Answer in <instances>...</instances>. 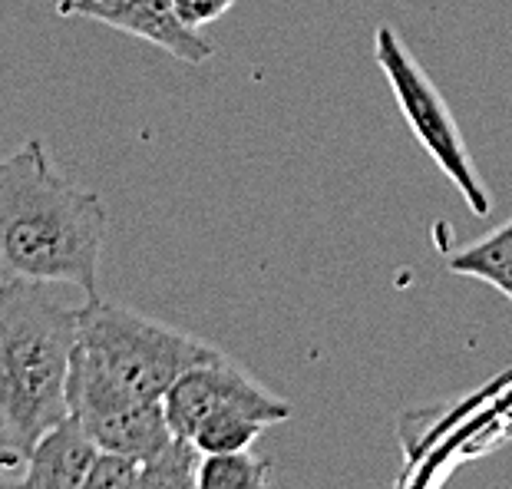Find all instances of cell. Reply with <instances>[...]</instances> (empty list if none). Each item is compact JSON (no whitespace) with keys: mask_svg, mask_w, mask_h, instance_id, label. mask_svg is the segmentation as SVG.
Listing matches in <instances>:
<instances>
[{"mask_svg":"<svg viewBox=\"0 0 512 489\" xmlns=\"http://www.w3.org/2000/svg\"><path fill=\"white\" fill-rule=\"evenodd\" d=\"M110 212L90 189L50 166L40 139L0 159V271L40 285H73L96 298Z\"/></svg>","mask_w":512,"mask_h":489,"instance_id":"1","label":"cell"},{"mask_svg":"<svg viewBox=\"0 0 512 489\" xmlns=\"http://www.w3.org/2000/svg\"><path fill=\"white\" fill-rule=\"evenodd\" d=\"M76 338L80 308L63 304L50 285L0 281V417L24 453L70 417Z\"/></svg>","mask_w":512,"mask_h":489,"instance_id":"2","label":"cell"},{"mask_svg":"<svg viewBox=\"0 0 512 489\" xmlns=\"http://www.w3.org/2000/svg\"><path fill=\"white\" fill-rule=\"evenodd\" d=\"M76 357L129 394L162 400L185 371L222 361L225 354L195 334L96 295L80 304Z\"/></svg>","mask_w":512,"mask_h":489,"instance_id":"3","label":"cell"},{"mask_svg":"<svg viewBox=\"0 0 512 489\" xmlns=\"http://www.w3.org/2000/svg\"><path fill=\"white\" fill-rule=\"evenodd\" d=\"M374 57H377V67L384 70L390 90H394V100L400 106L403 119H407V126L413 129V136H417V143L427 149V156L446 172V179L460 189L466 205H470L476 215H489L493 212V199H489L483 179H479L473 156L463 143V133H460V126H456L450 106H446L437 83L430 80L427 70H423L417 60H413V53L403 47V40L397 37V30L390 24L377 27Z\"/></svg>","mask_w":512,"mask_h":489,"instance_id":"4","label":"cell"},{"mask_svg":"<svg viewBox=\"0 0 512 489\" xmlns=\"http://www.w3.org/2000/svg\"><path fill=\"white\" fill-rule=\"evenodd\" d=\"M70 417L80 423L83 433L96 443V450L119 453L129 460L146 463L176 440L169 427L162 400L136 397L113 384L110 377L93 371L73 354V371L67 387Z\"/></svg>","mask_w":512,"mask_h":489,"instance_id":"5","label":"cell"},{"mask_svg":"<svg viewBox=\"0 0 512 489\" xmlns=\"http://www.w3.org/2000/svg\"><path fill=\"white\" fill-rule=\"evenodd\" d=\"M162 404H166L169 427L179 440H189L192 430L212 410L222 407L245 410V414L258 417L265 427H275V423H285L291 417V404L285 397L271 394L265 384H258L245 367L232 364L228 357L185 371L169 387V394L162 397Z\"/></svg>","mask_w":512,"mask_h":489,"instance_id":"6","label":"cell"},{"mask_svg":"<svg viewBox=\"0 0 512 489\" xmlns=\"http://www.w3.org/2000/svg\"><path fill=\"white\" fill-rule=\"evenodd\" d=\"M60 14L90 17L143 37L182 63H205L212 57V43L179 17L176 0H60Z\"/></svg>","mask_w":512,"mask_h":489,"instance_id":"7","label":"cell"},{"mask_svg":"<svg viewBox=\"0 0 512 489\" xmlns=\"http://www.w3.org/2000/svg\"><path fill=\"white\" fill-rule=\"evenodd\" d=\"M96 443L73 417L60 420L30 447L24 463L27 489H80L96 460Z\"/></svg>","mask_w":512,"mask_h":489,"instance_id":"8","label":"cell"},{"mask_svg":"<svg viewBox=\"0 0 512 489\" xmlns=\"http://www.w3.org/2000/svg\"><path fill=\"white\" fill-rule=\"evenodd\" d=\"M453 275L479 278L512 301V219L450 258Z\"/></svg>","mask_w":512,"mask_h":489,"instance_id":"9","label":"cell"},{"mask_svg":"<svg viewBox=\"0 0 512 489\" xmlns=\"http://www.w3.org/2000/svg\"><path fill=\"white\" fill-rule=\"evenodd\" d=\"M271 463L248 450L202 453L195 466V489H268Z\"/></svg>","mask_w":512,"mask_h":489,"instance_id":"10","label":"cell"},{"mask_svg":"<svg viewBox=\"0 0 512 489\" xmlns=\"http://www.w3.org/2000/svg\"><path fill=\"white\" fill-rule=\"evenodd\" d=\"M265 423L258 417L245 414L238 407H222L212 410L199 427L192 430L189 443L199 453H238V450H252V443L261 437Z\"/></svg>","mask_w":512,"mask_h":489,"instance_id":"11","label":"cell"},{"mask_svg":"<svg viewBox=\"0 0 512 489\" xmlns=\"http://www.w3.org/2000/svg\"><path fill=\"white\" fill-rule=\"evenodd\" d=\"M195 450L189 440H172L159 456L139 466L133 489H189L195 483Z\"/></svg>","mask_w":512,"mask_h":489,"instance_id":"12","label":"cell"},{"mask_svg":"<svg viewBox=\"0 0 512 489\" xmlns=\"http://www.w3.org/2000/svg\"><path fill=\"white\" fill-rule=\"evenodd\" d=\"M139 466H143L139 460H129V456L100 450L80 489H133L136 476H139Z\"/></svg>","mask_w":512,"mask_h":489,"instance_id":"13","label":"cell"},{"mask_svg":"<svg viewBox=\"0 0 512 489\" xmlns=\"http://www.w3.org/2000/svg\"><path fill=\"white\" fill-rule=\"evenodd\" d=\"M232 4L235 0H176V10L185 24L192 30H199L205 24H212V20H219Z\"/></svg>","mask_w":512,"mask_h":489,"instance_id":"14","label":"cell"},{"mask_svg":"<svg viewBox=\"0 0 512 489\" xmlns=\"http://www.w3.org/2000/svg\"><path fill=\"white\" fill-rule=\"evenodd\" d=\"M24 463H27V453L20 450V443L14 440V433L7 430L4 417H0V466H7V470H20Z\"/></svg>","mask_w":512,"mask_h":489,"instance_id":"15","label":"cell"},{"mask_svg":"<svg viewBox=\"0 0 512 489\" xmlns=\"http://www.w3.org/2000/svg\"><path fill=\"white\" fill-rule=\"evenodd\" d=\"M0 489H27L24 473H17V470H7V466H0Z\"/></svg>","mask_w":512,"mask_h":489,"instance_id":"16","label":"cell"},{"mask_svg":"<svg viewBox=\"0 0 512 489\" xmlns=\"http://www.w3.org/2000/svg\"><path fill=\"white\" fill-rule=\"evenodd\" d=\"M189 489H195V483H192V486H189Z\"/></svg>","mask_w":512,"mask_h":489,"instance_id":"17","label":"cell"}]
</instances>
